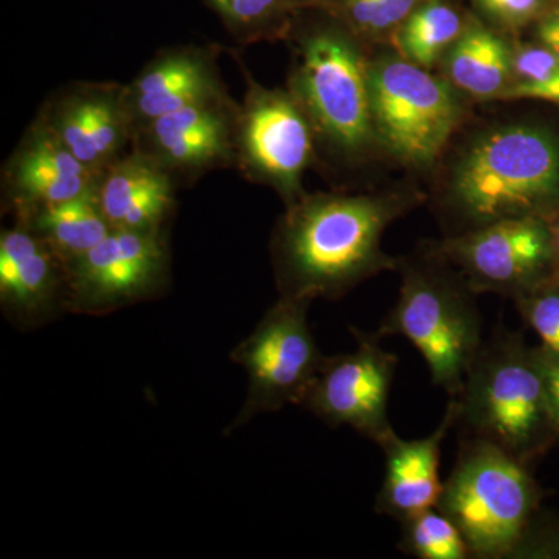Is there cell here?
I'll use <instances>...</instances> for the list:
<instances>
[{
    "instance_id": "obj_1",
    "label": "cell",
    "mask_w": 559,
    "mask_h": 559,
    "mask_svg": "<svg viewBox=\"0 0 559 559\" xmlns=\"http://www.w3.org/2000/svg\"><path fill=\"white\" fill-rule=\"evenodd\" d=\"M406 205L395 197L304 194L286 210L272 241L280 296L333 300L393 270L381 238Z\"/></svg>"
},
{
    "instance_id": "obj_2",
    "label": "cell",
    "mask_w": 559,
    "mask_h": 559,
    "mask_svg": "<svg viewBox=\"0 0 559 559\" xmlns=\"http://www.w3.org/2000/svg\"><path fill=\"white\" fill-rule=\"evenodd\" d=\"M558 194L557 140L525 124L477 139L460 159L451 183L452 205L476 227L538 216Z\"/></svg>"
},
{
    "instance_id": "obj_3",
    "label": "cell",
    "mask_w": 559,
    "mask_h": 559,
    "mask_svg": "<svg viewBox=\"0 0 559 559\" xmlns=\"http://www.w3.org/2000/svg\"><path fill=\"white\" fill-rule=\"evenodd\" d=\"M289 92L310 120L316 140L342 156L362 153L374 140L370 64L355 35L340 21L296 36Z\"/></svg>"
},
{
    "instance_id": "obj_4",
    "label": "cell",
    "mask_w": 559,
    "mask_h": 559,
    "mask_svg": "<svg viewBox=\"0 0 559 559\" xmlns=\"http://www.w3.org/2000/svg\"><path fill=\"white\" fill-rule=\"evenodd\" d=\"M459 401L460 429L525 463L547 426H555L547 404L543 356L532 355L509 331L481 347L466 374Z\"/></svg>"
},
{
    "instance_id": "obj_5",
    "label": "cell",
    "mask_w": 559,
    "mask_h": 559,
    "mask_svg": "<svg viewBox=\"0 0 559 559\" xmlns=\"http://www.w3.org/2000/svg\"><path fill=\"white\" fill-rule=\"evenodd\" d=\"M535 503L524 462L488 441L468 439L437 509L463 533L471 557L506 558L524 543Z\"/></svg>"
},
{
    "instance_id": "obj_6",
    "label": "cell",
    "mask_w": 559,
    "mask_h": 559,
    "mask_svg": "<svg viewBox=\"0 0 559 559\" xmlns=\"http://www.w3.org/2000/svg\"><path fill=\"white\" fill-rule=\"evenodd\" d=\"M468 285L425 266L404 267L400 297L377 336H403L428 364L430 380L452 399L479 356L481 320Z\"/></svg>"
},
{
    "instance_id": "obj_7",
    "label": "cell",
    "mask_w": 559,
    "mask_h": 559,
    "mask_svg": "<svg viewBox=\"0 0 559 559\" xmlns=\"http://www.w3.org/2000/svg\"><path fill=\"white\" fill-rule=\"evenodd\" d=\"M370 95L374 140L412 167L432 165L462 117L452 84L403 57L371 62Z\"/></svg>"
},
{
    "instance_id": "obj_8",
    "label": "cell",
    "mask_w": 559,
    "mask_h": 559,
    "mask_svg": "<svg viewBox=\"0 0 559 559\" xmlns=\"http://www.w3.org/2000/svg\"><path fill=\"white\" fill-rule=\"evenodd\" d=\"M311 301L282 297L230 358L246 370L248 399L231 429L263 412L300 406L325 356L308 325Z\"/></svg>"
},
{
    "instance_id": "obj_9",
    "label": "cell",
    "mask_w": 559,
    "mask_h": 559,
    "mask_svg": "<svg viewBox=\"0 0 559 559\" xmlns=\"http://www.w3.org/2000/svg\"><path fill=\"white\" fill-rule=\"evenodd\" d=\"M246 73L240 103L237 167L246 179L271 187L286 205L304 197L301 176L314 157L316 135L307 114L289 91L267 90Z\"/></svg>"
},
{
    "instance_id": "obj_10",
    "label": "cell",
    "mask_w": 559,
    "mask_h": 559,
    "mask_svg": "<svg viewBox=\"0 0 559 559\" xmlns=\"http://www.w3.org/2000/svg\"><path fill=\"white\" fill-rule=\"evenodd\" d=\"M170 252L164 231L112 230L66 266V308L108 314L167 288Z\"/></svg>"
},
{
    "instance_id": "obj_11",
    "label": "cell",
    "mask_w": 559,
    "mask_h": 559,
    "mask_svg": "<svg viewBox=\"0 0 559 559\" xmlns=\"http://www.w3.org/2000/svg\"><path fill=\"white\" fill-rule=\"evenodd\" d=\"M352 331L358 348L323 359L300 406L331 428L349 426L380 444L393 430L388 404L399 358L381 347L377 334Z\"/></svg>"
},
{
    "instance_id": "obj_12",
    "label": "cell",
    "mask_w": 559,
    "mask_h": 559,
    "mask_svg": "<svg viewBox=\"0 0 559 559\" xmlns=\"http://www.w3.org/2000/svg\"><path fill=\"white\" fill-rule=\"evenodd\" d=\"M440 253L460 267L474 293L518 297L533 286L555 255L549 224L539 216L496 221L451 238Z\"/></svg>"
},
{
    "instance_id": "obj_13",
    "label": "cell",
    "mask_w": 559,
    "mask_h": 559,
    "mask_svg": "<svg viewBox=\"0 0 559 559\" xmlns=\"http://www.w3.org/2000/svg\"><path fill=\"white\" fill-rule=\"evenodd\" d=\"M238 116L240 103L230 94L197 103L139 127L131 148L190 186L210 171L237 167Z\"/></svg>"
},
{
    "instance_id": "obj_14",
    "label": "cell",
    "mask_w": 559,
    "mask_h": 559,
    "mask_svg": "<svg viewBox=\"0 0 559 559\" xmlns=\"http://www.w3.org/2000/svg\"><path fill=\"white\" fill-rule=\"evenodd\" d=\"M36 117L69 153L97 175L131 150L134 127L124 84H66L47 98Z\"/></svg>"
},
{
    "instance_id": "obj_15",
    "label": "cell",
    "mask_w": 559,
    "mask_h": 559,
    "mask_svg": "<svg viewBox=\"0 0 559 559\" xmlns=\"http://www.w3.org/2000/svg\"><path fill=\"white\" fill-rule=\"evenodd\" d=\"M97 173L81 164L36 117L2 168V201L14 218L80 197L97 183Z\"/></svg>"
},
{
    "instance_id": "obj_16",
    "label": "cell",
    "mask_w": 559,
    "mask_h": 559,
    "mask_svg": "<svg viewBox=\"0 0 559 559\" xmlns=\"http://www.w3.org/2000/svg\"><path fill=\"white\" fill-rule=\"evenodd\" d=\"M227 94L218 51L202 46L162 49L124 84L134 131L162 116Z\"/></svg>"
},
{
    "instance_id": "obj_17",
    "label": "cell",
    "mask_w": 559,
    "mask_h": 559,
    "mask_svg": "<svg viewBox=\"0 0 559 559\" xmlns=\"http://www.w3.org/2000/svg\"><path fill=\"white\" fill-rule=\"evenodd\" d=\"M0 304L17 325H35L66 307V264L25 224L0 235Z\"/></svg>"
},
{
    "instance_id": "obj_18",
    "label": "cell",
    "mask_w": 559,
    "mask_h": 559,
    "mask_svg": "<svg viewBox=\"0 0 559 559\" xmlns=\"http://www.w3.org/2000/svg\"><path fill=\"white\" fill-rule=\"evenodd\" d=\"M459 401L452 399L439 428L428 437L403 440L395 430L381 440L385 474L374 510L382 516L404 522L439 506L444 484L440 480L441 444L457 426Z\"/></svg>"
},
{
    "instance_id": "obj_19",
    "label": "cell",
    "mask_w": 559,
    "mask_h": 559,
    "mask_svg": "<svg viewBox=\"0 0 559 559\" xmlns=\"http://www.w3.org/2000/svg\"><path fill=\"white\" fill-rule=\"evenodd\" d=\"M179 187L153 157L131 148L98 176L95 194L110 229L164 231Z\"/></svg>"
},
{
    "instance_id": "obj_20",
    "label": "cell",
    "mask_w": 559,
    "mask_h": 559,
    "mask_svg": "<svg viewBox=\"0 0 559 559\" xmlns=\"http://www.w3.org/2000/svg\"><path fill=\"white\" fill-rule=\"evenodd\" d=\"M452 86L474 98H499L513 80V51L487 28H466L447 53Z\"/></svg>"
},
{
    "instance_id": "obj_21",
    "label": "cell",
    "mask_w": 559,
    "mask_h": 559,
    "mask_svg": "<svg viewBox=\"0 0 559 559\" xmlns=\"http://www.w3.org/2000/svg\"><path fill=\"white\" fill-rule=\"evenodd\" d=\"M49 245L68 266L112 231L98 205L95 186L72 200L36 210L28 218L16 219Z\"/></svg>"
},
{
    "instance_id": "obj_22",
    "label": "cell",
    "mask_w": 559,
    "mask_h": 559,
    "mask_svg": "<svg viewBox=\"0 0 559 559\" xmlns=\"http://www.w3.org/2000/svg\"><path fill=\"white\" fill-rule=\"evenodd\" d=\"M241 46L288 38L297 16L318 10L319 0H205Z\"/></svg>"
},
{
    "instance_id": "obj_23",
    "label": "cell",
    "mask_w": 559,
    "mask_h": 559,
    "mask_svg": "<svg viewBox=\"0 0 559 559\" xmlns=\"http://www.w3.org/2000/svg\"><path fill=\"white\" fill-rule=\"evenodd\" d=\"M465 31L457 11L444 3L429 2L417 7L400 25L395 35L396 49L404 60L429 69L441 55L450 51Z\"/></svg>"
},
{
    "instance_id": "obj_24",
    "label": "cell",
    "mask_w": 559,
    "mask_h": 559,
    "mask_svg": "<svg viewBox=\"0 0 559 559\" xmlns=\"http://www.w3.org/2000/svg\"><path fill=\"white\" fill-rule=\"evenodd\" d=\"M401 524H403V536H401L400 549L411 557L419 559L471 557L465 536L454 521L439 509H430Z\"/></svg>"
},
{
    "instance_id": "obj_25",
    "label": "cell",
    "mask_w": 559,
    "mask_h": 559,
    "mask_svg": "<svg viewBox=\"0 0 559 559\" xmlns=\"http://www.w3.org/2000/svg\"><path fill=\"white\" fill-rule=\"evenodd\" d=\"M499 98H540L559 103V60L546 47L513 51V80Z\"/></svg>"
},
{
    "instance_id": "obj_26",
    "label": "cell",
    "mask_w": 559,
    "mask_h": 559,
    "mask_svg": "<svg viewBox=\"0 0 559 559\" xmlns=\"http://www.w3.org/2000/svg\"><path fill=\"white\" fill-rule=\"evenodd\" d=\"M528 325L538 334L547 358L559 360V288L536 285L516 297Z\"/></svg>"
},
{
    "instance_id": "obj_27",
    "label": "cell",
    "mask_w": 559,
    "mask_h": 559,
    "mask_svg": "<svg viewBox=\"0 0 559 559\" xmlns=\"http://www.w3.org/2000/svg\"><path fill=\"white\" fill-rule=\"evenodd\" d=\"M481 10L507 27L527 24L540 7V0H477Z\"/></svg>"
},
{
    "instance_id": "obj_28",
    "label": "cell",
    "mask_w": 559,
    "mask_h": 559,
    "mask_svg": "<svg viewBox=\"0 0 559 559\" xmlns=\"http://www.w3.org/2000/svg\"><path fill=\"white\" fill-rule=\"evenodd\" d=\"M418 0H382V31H399L412 11L417 9Z\"/></svg>"
},
{
    "instance_id": "obj_29",
    "label": "cell",
    "mask_w": 559,
    "mask_h": 559,
    "mask_svg": "<svg viewBox=\"0 0 559 559\" xmlns=\"http://www.w3.org/2000/svg\"><path fill=\"white\" fill-rule=\"evenodd\" d=\"M544 381H546L547 404L555 426L559 428V360L543 356Z\"/></svg>"
},
{
    "instance_id": "obj_30",
    "label": "cell",
    "mask_w": 559,
    "mask_h": 559,
    "mask_svg": "<svg viewBox=\"0 0 559 559\" xmlns=\"http://www.w3.org/2000/svg\"><path fill=\"white\" fill-rule=\"evenodd\" d=\"M539 39L559 60V10L549 14L539 25Z\"/></svg>"
},
{
    "instance_id": "obj_31",
    "label": "cell",
    "mask_w": 559,
    "mask_h": 559,
    "mask_svg": "<svg viewBox=\"0 0 559 559\" xmlns=\"http://www.w3.org/2000/svg\"><path fill=\"white\" fill-rule=\"evenodd\" d=\"M551 237H554L555 252L559 253V216L550 226Z\"/></svg>"
}]
</instances>
